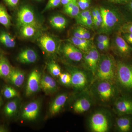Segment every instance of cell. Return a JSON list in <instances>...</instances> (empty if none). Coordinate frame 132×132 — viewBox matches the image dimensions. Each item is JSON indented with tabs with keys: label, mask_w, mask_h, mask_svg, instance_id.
Wrapping results in <instances>:
<instances>
[{
	"label": "cell",
	"mask_w": 132,
	"mask_h": 132,
	"mask_svg": "<svg viewBox=\"0 0 132 132\" xmlns=\"http://www.w3.org/2000/svg\"><path fill=\"white\" fill-rule=\"evenodd\" d=\"M96 12V16H97V20L100 22H102V18L101 14L100 9L98 7H95L94 9Z\"/></svg>",
	"instance_id": "cell-44"
},
{
	"label": "cell",
	"mask_w": 132,
	"mask_h": 132,
	"mask_svg": "<svg viewBox=\"0 0 132 132\" xmlns=\"http://www.w3.org/2000/svg\"><path fill=\"white\" fill-rule=\"evenodd\" d=\"M16 21L19 27L30 25L39 29L42 28L32 9L28 6H24L19 9L16 15Z\"/></svg>",
	"instance_id": "cell-5"
},
{
	"label": "cell",
	"mask_w": 132,
	"mask_h": 132,
	"mask_svg": "<svg viewBox=\"0 0 132 132\" xmlns=\"http://www.w3.org/2000/svg\"><path fill=\"white\" fill-rule=\"evenodd\" d=\"M100 56L97 48L93 46L83 53V60L85 65L94 76L95 75Z\"/></svg>",
	"instance_id": "cell-8"
},
{
	"label": "cell",
	"mask_w": 132,
	"mask_h": 132,
	"mask_svg": "<svg viewBox=\"0 0 132 132\" xmlns=\"http://www.w3.org/2000/svg\"><path fill=\"white\" fill-rule=\"evenodd\" d=\"M38 59L36 52L31 48L22 50L19 54L17 60L19 62L24 64H32L35 62Z\"/></svg>",
	"instance_id": "cell-16"
},
{
	"label": "cell",
	"mask_w": 132,
	"mask_h": 132,
	"mask_svg": "<svg viewBox=\"0 0 132 132\" xmlns=\"http://www.w3.org/2000/svg\"><path fill=\"white\" fill-rule=\"evenodd\" d=\"M92 14V12L89 10H83L82 12H80L78 16L76 17V21L78 23L88 15Z\"/></svg>",
	"instance_id": "cell-34"
},
{
	"label": "cell",
	"mask_w": 132,
	"mask_h": 132,
	"mask_svg": "<svg viewBox=\"0 0 132 132\" xmlns=\"http://www.w3.org/2000/svg\"><path fill=\"white\" fill-rule=\"evenodd\" d=\"M100 9L102 18L101 33L108 34L116 29L118 28L119 30L124 24L122 16L117 10L104 7H101Z\"/></svg>",
	"instance_id": "cell-1"
},
{
	"label": "cell",
	"mask_w": 132,
	"mask_h": 132,
	"mask_svg": "<svg viewBox=\"0 0 132 132\" xmlns=\"http://www.w3.org/2000/svg\"><path fill=\"white\" fill-rule=\"evenodd\" d=\"M97 81L93 87V92L95 97L103 104L112 101L116 94L114 83L107 80H97Z\"/></svg>",
	"instance_id": "cell-3"
},
{
	"label": "cell",
	"mask_w": 132,
	"mask_h": 132,
	"mask_svg": "<svg viewBox=\"0 0 132 132\" xmlns=\"http://www.w3.org/2000/svg\"><path fill=\"white\" fill-rule=\"evenodd\" d=\"M78 4L80 9L85 10L90 6V0H78Z\"/></svg>",
	"instance_id": "cell-35"
},
{
	"label": "cell",
	"mask_w": 132,
	"mask_h": 132,
	"mask_svg": "<svg viewBox=\"0 0 132 132\" xmlns=\"http://www.w3.org/2000/svg\"><path fill=\"white\" fill-rule=\"evenodd\" d=\"M61 3V0H48L43 11H47L58 6Z\"/></svg>",
	"instance_id": "cell-32"
},
{
	"label": "cell",
	"mask_w": 132,
	"mask_h": 132,
	"mask_svg": "<svg viewBox=\"0 0 132 132\" xmlns=\"http://www.w3.org/2000/svg\"><path fill=\"white\" fill-rule=\"evenodd\" d=\"M92 101L88 95H83L76 101L73 105V109L76 113H82L91 108Z\"/></svg>",
	"instance_id": "cell-14"
},
{
	"label": "cell",
	"mask_w": 132,
	"mask_h": 132,
	"mask_svg": "<svg viewBox=\"0 0 132 132\" xmlns=\"http://www.w3.org/2000/svg\"><path fill=\"white\" fill-rule=\"evenodd\" d=\"M116 63L112 55H102L95 76L97 80L108 81L114 83L116 80Z\"/></svg>",
	"instance_id": "cell-2"
},
{
	"label": "cell",
	"mask_w": 132,
	"mask_h": 132,
	"mask_svg": "<svg viewBox=\"0 0 132 132\" xmlns=\"http://www.w3.org/2000/svg\"><path fill=\"white\" fill-rule=\"evenodd\" d=\"M116 79L122 87L132 89V64L119 61L116 63Z\"/></svg>",
	"instance_id": "cell-4"
},
{
	"label": "cell",
	"mask_w": 132,
	"mask_h": 132,
	"mask_svg": "<svg viewBox=\"0 0 132 132\" xmlns=\"http://www.w3.org/2000/svg\"><path fill=\"white\" fill-rule=\"evenodd\" d=\"M126 8L128 11L132 15V0L126 5Z\"/></svg>",
	"instance_id": "cell-45"
},
{
	"label": "cell",
	"mask_w": 132,
	"mask_h": 132,
	"mask_svg": "<svg viewBox=\"0 0 132 132\" xmlns=\"http://www.w3.org/2000/svg\"><path fill=\"white\" fill-rule=\"evenodd\" d=\"M123 38L132 48V33H120Z\"/></svg>",
	"instance_id": "cell-36"
},
{
	"label": "cell",
	"mask_w": 132,
	"mask_h": 132,
	"mask_svg": "<svg viewBox=\"0 0 132 132\" xmlns=\"http://www.w3.org/2000/svg\"><path fill=\"white\" fill-rule=\"evenodd\" d=\"M40 87L47 93L54 92L57 89V85L55 80L48 75L43 76L41 78Z\"/></svg>",
	"instance_id": "cell-19"
},
{
	"label": "cell",
	"mask_w": 132,
	"mask_h": 132,
	"mask_svg": "<svg viewBox=\"0 0 132 132\" xmlns=\"http://www.w3.org/2000/svg\"><path fill=\"white\" fill-rule=\"evenodd\" d=\"M93 21V24L97 27H100L101 26V23L97 21V20Z\"/></svg>",
	"instance_id": "cell-46"
},
{
	"label": "cell",
	"mask_w": 132,
	"mask_h": 132,
	"mask_svg": "<svg viewBox=\"0 0 132 132\" xmlns=\"http://www.w3.org/2000/svg\"><path fill=\"white\" fill-rule=\"evenodd\" d=\"M74 37L80 39H84L82 36L81 31L80 27L77 28L74 30L73 32Z\"/></svg>",
	"instance_id": "cell-42"
},
{
	"label": "cell",
	"mask_w": 132,
	"mask_h": 132,
	"mask_svg": "<svg viewBox=\"0 0 132 132\" xmlns=\"http://www.w3.org/2000/svg\"><path fill=\"white\" fill-rule=\"evenodd\" d=\"M12 69L7 59L2 55L0 57V77L7 78Z\"/></svg>",
	"instance_id": "cell-23"
},
{
	"label": "cell",
	"mask_w": 132,
	"mask_h": 132,
	"mask_svg": "<svg viewBox=\"0 0 132 132\" xmlns=\"http://www.w3.org/2000/svg\"><path fill=\"white\" fill-rule=\"evenodd\" d=\"M40 46L45 52L50 54H53L56 52L57 45L56 42L52 36L44 34L39 38Z\"/></svg>",
	"instance_id": "cell-13"
},
{
	"label": "cell",
	"mask_w": 132,
	"mask_h": 132,
	"mask_svg": "<svg viewBox=\"0 0 132 132\" xmlns=\"http://www.w3.org/2000/svg\"><path fill=\"white\" fill-rule=\"evenodd\" d=\"M80 29L84 39H89L91 37L90 32L86 29L82 27H80Z\"/></svg>",
	"instance_id": "cell-40"
},
{
	"label": "cell",
	"mask_w": 132,
	"mask_h": 132,
	"mask_svg": "<svg viewBox=\"0 0 132 132\" xmlns=\"http://www.w3.org/2000/svg\"><path fill=\"white\" fill-rule=\"evenodd\" d=\"M0 24L6 28H9L11 25V17L2 3L0 4Z\"/></svg>",
	"instance_id": "cell-25"
},
{
	"label": "cell",
	"mask_w": 132,
	"mask_h": 132,
	"mask_svg": "<svg viewBox=\"0 0 132 132\" xmlns=\"http://www.w3.org/2000/svg\"><path fill=\"white\" fill-rule=\"evenodd\" d=\"M92 15L93 20H97V16H96V12L94 9H93L92 12Z\"/></svg>",
	"instance_id": "cell-47"
},
{
	"label": "cell",
	"mask_w": 132,
	"mask_h": 132,
	"mask_svg": "<svg viewBox=\"0 0 132 132\" xmlns=\"http://www.w3.org/2000/svg\"><path fill=\"white\" fill-rule=\"evenodd\" d=\"M0 43L9 48L14 47L16 45L14 38L7 32L3 31H0Z\"/></svg>",
	"instance_id": "cell-22"
},
{
	"label": "cell",
	"mask_w": 132,
	"mask_h": 132,
	"mask_svg": "<svg viewBox=\"0 0 132 132\" xmlns=\"http://www.w3.org/2000/svg\"><path fill=\"white\" fill-rule=\"evenodd\" d=\"M7 78L12 84L17 87H20L25 80V74L19 69L12 68Z\"/></svg>",
	"instance_id": "cell-17"
},
{
	"label": "cell",
	"mask_w": 132,
	"mask_h": 132,
	"mask_svg": "<svg viewBox=\"0 0 132 132\" xmlns=\"http://www.w3.org/2000/svg\"><path fill=\"white\" fill-rule=\"evenodd\" d=\"M97 46L98 49L101 51H104L108 50L109 45L102 43L97 42Z\"/></svg>",
	"instance_id": "cell-41"
},
{
	"label": "cell",
	"mask_w": 132,
	"mask_h": 132,
	"mask_svg": "<svg viewBox=\"0 0 132 132\" xmlns=\"http://www.w3.org/2000/svg\"><path fill=\"white\" fill-rule=\"evenodd\" d=\"M3 96L7 99H10L18 96V93L15 89L10 86H6L3 92Z\"/></svg>",
	"instance_id": "cell-29"
},
{
	"label": "cell",
	"mask_w": 132,
	"mask_h": 132,
	"mask_svg": "<svg viewBox=\"0 0 132 132\" xmlns=\"http://www.w3.org/2000/svg\"><path fill=\"white\" fill-rule=\"evenodd\" d=\"M39 109V104L38 102H32L24 108L22 116L27 120H34L38 117Z\"/></svg>",
	"instance_id": "cell-15"
},
{
	"label": "cell",
	"mask_w": 132,
	"mask_h": 132,
	"mask_svg": "<svg viewBox=\"0 0 132 132\" xmlns=\"http://www.w3.org/2000/svg\"><path fill=\"white\" fill-rule=\"evenodd\" d=\"M2 104V101L1 98H0V107L1 106Z\"/></svg>",
	"instance_id": "cell-50"
},
{
	"label": "cell",
	"mask_w": 132,
	"mask_h": 132,
	"mask_svg": "<svg viewBox=\"0 0 132 132\" xmlns=\"http://www.w3.org/2000/svg\"><path fill=\"white\" fill-rule=\"evenodd\" d=\"M50 23L54 28L58 29H62L65 28L67 21L64 16L56 15L51 17L50 20Z\"/></svg>",
	"instance_id": "cell-24"
},
{
	"label": "cell",
	"mask_w": 132,
	"mask_h": 132,
	"mask_svg": "<svg viewBox=\"0 0 132 132\" xmlns=\"http://www.w3.org/2000/svg\"><path fill=\"white\" fill-rule=\"evenodd\" d=\"M6 130L4 127H0V132H5Z\"/></svg>",
	"instance_id": "cell-49"
},
{
	"label": "cell",
	"mask_w": 132,
	"mask_h": 132,
	"mask_svg": "<svg viewBox=\"0 0 132 132\" xmlns=\"http://www.w3.org/2000/svg\"><path fill=\"white\" fill-rule=\"evenodd\" d=\"M89 126L93 132H107L110 128V122L108 116L102 111H97L90 117Z\"/></svg>",
	"instance_id": "cell-6"
},
{
	"label": "cell",
	"mask_w": 132,
	"mask_h": 132,
	"mask_svg": "<svg viewBox=\"0 0 132 132\" xmlns=\"http://www.w3.org/2000/svg\"><path fill=\"white\" fill-rule=\"evenodd\" d=\"M97 42L106 43L110 45V39L108 36L105 35L100 34L97 39Z\"/></svg>",
	"instance_id": "cell-37"
},
{
	"label": "cell",
	"mask_w": 132,
	"mask_h": 132,
	"mask_svg": "<svg viewBox=\"0 0 132 132\" xmlns=\"http://www.w3.org/2000/svg\"><path fill=\"white\" fill-rule=\"evenodd\" d=\"M68 96L66 94H62L57 96L53 102L50 107V113L52 115H55L59 113L64 106Z\"/></svg>",
	"instance_id": "cell-18"
},
{
	"label": "cell",
	"mask_w": 132,
	"mask_h": 132,
	"mask_svg": "<svg viewBox=\"0 0 132 132\" xmlns=\"http://www.w3.org/2000/svg\"><path fill=\"white\" fill-rule=\"evenodd\" d=\"M72 0H61V3L62 5L65 6L71 2Z\"/></svg>",
	"instance_id": "cell-48"
},
{
	"label": "cell",
	"mask_w": 132,
	"mask_h": 132,
	"mask_svg": "<svg viewBox=\"0 0 132 132\" xmlns=\"http://www.w3.org/2000/svg\"><path fill=\"white\" fill-rule=\"evenodd\" d=\"M62 52L66 59L70 61L78 63L83 60L84 53L71 43L63 44Z\"/></svg>",
	"instance_id": "cell-9"
},
{
	"label": "cell",
	"mask_w": 132,
	"mask_h": 132,
	"mask_svg": "<svg viewBox=\"0 0 132 132\" xmlns=\"http://www.w3.org/2000/svg\"><path fill=\"white\" fill-rule=\"evenodd\" d=\"M48 68L50 73L54 76L58 77L61 73L60 67L54 62H50L48 65Z\"/></svg>",
	"instance_id": "cell-28"
},
{
	"label": "cell",
	"mask_w": 132,
	"mask_h": 132,
	"mask_svg": "<svg viewBox=\"0 0 132 132\" xmlns=\"http://www.w3.org/2000/svg\"><path fill=\"white\" fill-rule=\"evenodd\" d=\"M80 9L78 5V2L72 7L64 12V13L71 17H76L78 16L80 12Z\"/></svg>",
	"instance_id": "cell-31"
},
{
	"label": "cell",
	"mask_w": 132,
	"mask_h": 132,
	"mask_svg": "<svg viewBox=\"0 0 132 132\" xmlns=\"http://www.w3.org/2000/svg\"><path fill=\"white\" fill-rule=\"evenodd\" d=\"M2 55L1 54V50H0V57H1Z\"/></svg>",
	"instance_id": "cell-51"
},
{
	"label": "cell",
	"mask_w": 132,
	"mask_h": 132,
	"mask_svg": "<svg viewBox=\"0 0 132 132\" xmlns=\"http://www.w3.org/2000/svg\"><path fill=\"white\" fill-rule=\"evenodd\" d=\"M110 2L116 4H124L126 5L132 0H108Z\"/></svg>",
	"instance_id": "cell-43"
},
{
	"label": "cell",
	"mask_w": 132,
	"mask_h": 132,
	"mask_svg": "<svg viewBox=\"0 0 132 132\" xmlns=\"http://www.w3.org/2000/svg\"><path fill=\"white\" fill-rule=\"evenodd\" d=\"M39 29L35 26L27 25L20 27V32L24 38H29L35 35Z\"/></svg>",
	"instance_id": "cell-26"
},
{
	"label": "cell",
	"mask_w": 132,
	"mask_h": 132,
	"mask_svg": "<svg viewBox=\"0 0 132 132\" xmlns=\"http://www.w3.org/2000/svg\"><path fill=\"white\" fill-rule=\"evenodd\" d=\"M123 116L116 120V126L118 131L121 132L129 131L131 128V121L130 117Z\"/></svg>",
	"instance_id": "cell-21"
},
{
	"label": "cell",
	"mask_w": 132,
	"mask_h": 132,
	"mask_svg": "<svg viewBox=\"0 0 132 132\" xmlns=\"http://www.w3.org/2000/svg\"><path fill=\"white\" fill-rule=\"evenodd\" d=\"M35 1H41L42 0H35Z\"/></svg>",
	"instance_id": "cell-52"
},
{
	"label": "cell",
	"mask_w": 132,
	"mask_h": 132,
	"mask_svg": "<svg viewBox=\"0 0 132 132\" xmlns=\"http://www.w3.org/2000/svg\"><path fill=\"white\" fill-rule=\"evenodd\" d=\"M20 0H3L5 3L9 7L14 8L19 4Z\"/></svg>",
	"instance_id": "cell-39"
},
{
	"label": "cell",
	"mask_w": 132,
	"mask_h": 132,
	"mask_svg": "<svg viewBox=\"0 0 132 132\" xmlns=\"http://www.w3.org/2000/svg\"><path fill=\"white\" fill-rule=\"evenodd\" d=\"M68 41L83 53L87 51L93 46L90 39H80L73 36L68 39Z\"/></svg>",
	"instance_id": "cell-20"
},
{
	"label": "cell",
	"mask_w": 132,
	"mask_h": 132,
	"mask_svg": "<svg viewBox=\"0 0 132 132\" xmlns=\"http://www.w3.org/2000/svg\"><path fill=\"white\" fill-rule=\"evenodd\" d=\"M113 43L116 52L119 55L123 57L130 56L132 52V48L119 32L114 37Z\"/></svg>",
	"instance_id": "cell-11"
},
{
	"label": "cell",
	"mask_w": 132,
	"mask_h": 132,
	"mask_svg": "<svg viewBox=\"0 0 132 132\" xmlns=\"http://www.w3.org/2000/svg\"><path fill=\"white\" fill-rule=\"evenodd\" d=\"M78 23L84 27L88 28L92 27L93 25H94L93 21L92 19L82 20Z\"/></svg>",
	"instance_id": "cell-38"
},
{
	"label": "cell",
	"mask_w": 132,
	"mask_h": 132,
	"mask_svg": "<svg viewBox=\"0 0 132 132\" xmlns=\"http://www.w3.org/2000/svg\"><path fill=\"white\" fill-rule=\"evenodd\" d=\"M41 74L36 69L29 75L26 87V94L28 97L38 92L40 87Z\"/></svg>",
	"instance_id": "cell-10"
},
{
	"label": "cell",
	"mask_w": 132,
	"mask_h": 132,
	"mask_svg": "<svg viewBox=\"0 0 132 132\" xmlns=\"http://www.w3.org/2000/svg\"><path fill=\"white\" fill-rule=\"evenodd\" d=\"M114 110L119 115L132 114V100L127 97H121L117 99L114 104Z\"/></svg>",
	"instance_id": "cell-12"
},
{
	"label": "cell",
	"mask_w": 132,
	"mask_h": 132,
	"mask_svg": "<svg viewBox=\"0 0 132 132\" xmlns=\"http://www.w3.org/2000/svg\"><path fill=\"white\" fill-rule=\"evenodd\" d=\"M69 69L71 76V85L77 90L85 89L88 84L87 74L83 70L76 68H70Z\"/></svg>",
	"instance_id": "cell-7"
},
{
	"label": "cell",
	"mask_w": 132,
	"mask_h": 132,
	"mask_svg": "<svg viewBox=\"0 0 132 132\" xmlns=\"http://www.w3.org/2000/svg\"><path fill=\"white\" fill-rule=\"evenodd\" d=\"M18 108V104L16 101L13 100L8 102L4 108L5 115L8 117H12L16 113Z\"/></svg>",
	"instance_id": "cell-27"
},
{
	"label": "cell",
	"mask_w": 132,
	"mask_h": 132,
	"mask_svg": "<svg viewBox=\"0 0 132 132\" xmlns=\"http://www.w3.org/2000/svg\"><path fill=\"white\" fill-rule=\"evenodd\" d=\"M60 80L62 84L65 86H69L71 84V76L68 73H61L59 76Z\"/></svg>",
	"instance_id": "cell-30"
},
{
	"label": "cell",
	"mask_w": 132,
	"mask_h": 132,
	"mask_svg": "<svg viewBox=\"0 0 132 132\" xmlns=\"http://www.w3.org/2000/svg\"><path fill=\"white\" fill-rule=\"evenodd\" d=\"M118 31L120 33H132V22L124 23Z\"/></svg>",
	"instance_id": "cell-33"
}]
</instances>
